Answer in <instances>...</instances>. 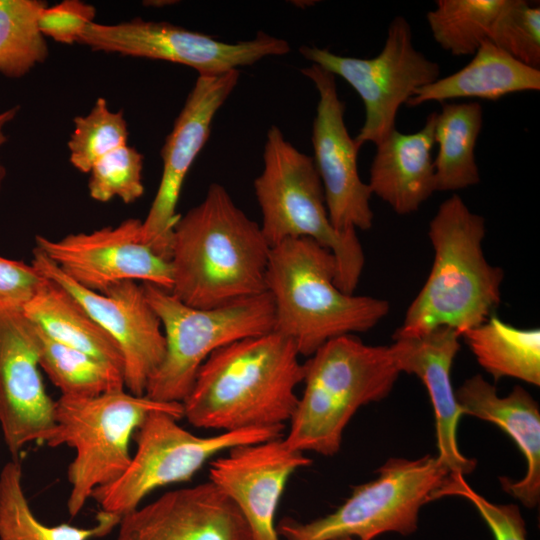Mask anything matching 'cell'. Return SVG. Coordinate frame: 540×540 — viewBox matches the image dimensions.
Masks as SVG:
<instances>
[{
    "label": "cell",
    "instance_id": "6da1fadb",
    "mask_svg": "<svg viewBox=\"0 0 540 540\" xmlns=\"http://www.w3.org/2000/svg\"><path fill=\"white\" fill-rule=\"evenodd\" d=\"M270 249L260 225L222 185L212 183L173 229L170 292L201 309L264 293Z\"/></svg>",
    "mask_w": 540,
    "mask_h": 540
},
{
    "label": "cell",
    "instance_id": "7a4b0ae2",
    "mask_svg": "<svg viewBox=\"0 0 540 540\" xmlns=\"http://www.w3.org/2000/svg\"><path fill=\"white\" fill-rule=\"evenodd\" d=\"M292 341L272 331L214 351L182 402L194 427L230 432L285 428L298 403L304 365Z\"/></svg>",
    "mask_w": 540,
    "mask_h": 540
},
{
    "label": "cell",
    "instance_id": "3957f363",
    "mask_svg": "<svg viewBox=\"0 0 540 540\" xmlns=\"http://www.w3.org/2000/svg\"><path fill=\"white\" fill-rule=\"evenodd\" d=\"M484 218L453 194L438 207L429 222L434 250L430 273L393 334L418 338L448 327L461 336L485 322L501 302L502 268L484 254Z\"/></svg>",
    "mask_w": 540,
    "mask_h": 540
},
{
    "label": "cell",
    "instance_id": "277c9868",
    "mask_svg": "<svg viewBox=\"0 0 540 540\" xmlns=\"http://www.w3.org/2000/svg\"><path fill=\"white\" fill-rule=\"evenodd\" d=\"M333 254L301 237L271 247L266 291L274 304L273 331L309 357L326 342L374 328L390 310L387 300L343 292Z\"/></svg>",
    "mask_w": 540,
    "mask_h": 540
},
{
    "label": "cell",
    "instance_id": "5b68a950",
    "mask_svg": "<svg viewBox=\"0 0 540 540\" xmlns=\"http://www.w3.org/2000/svg\"><path fill=\"white\" fill-rule=\"evenodd\" d=\"M303 365L304 391L283 440L323 456L339 451L356 411L388 396L401 373L390 345H367L355 335L326 342Z\"/></svg>",
    "mask_w": 540,
    "mask_h": 540
},
{
    "label": "cell",
    "instance_id": "8992f818",
    "mask_svg": "<svg viewBox=\"0 0 540 540\" xmlns=\"http://www.w3.org/2000/svg\"><path fill=\"white\" fill-rule=\"evenodd\" d=\"M261 230L270 247L306 237L328 249L336 261V285L353 294L365 264L356 231L332 225L313 158L299 151L275 125L266 135L263 170L254 180Z\"/></svg>",
    "mask_w": 540,
    "mask_h": 540
},
{
    "label": "cell",
    "instance_id": "52a82bcc",
    "mask_svg": "<svg viewBox=\"0 0 540 540\" xmlns=\"http://www.w3.org/2000/svg\"><path fill=\"white\" fill-rule=\"evenodd\" d=\"M153 411L183 418L182 403L155 401L126 389L87 398L60 396L55 401V426L44 443L67 445L75 451L67 470L71 517L80 513L96 488L125 471L132 456L130 439Z\"/></svg>",
    "mask_w": 540,
    "mask_h": 540
},
{
    "label": "cell",
    "instance_id": "ba28073f",
    "mask_svg": "<svg viewBox=\"0 0 540 540\" xmlns=\"http://www.w3.org/2000/svg\"><path fill=\"white\" fill-rule=\"evenodd\" d=\"M142 286L165 337L164 358L144 394L155 401L182 403L200 367L214 351L274 329V304L267 291L201 309L186 305L166 289L149 283Z\"/></svg>",
    "mask_w": 540,
    "mask_h": 540
},
{
    "label": "cell",
    "instance_id": "9c48e42d",
    "mask_svg": "<svg viewBox=\"0 0 540 540\" xmlns=\"http://www.w3.org/2000/svg\"><path fill=\"white\" fill-rule=\"evenodd\" d=\"M378 476L353 488L350 497L326 516L302 523L284 518L277 527L286 540H373L395 532L410 535L417 530L422 506L450 474L436 457L390 458Z\"/></svg>",
    "mask_w": 540,
    "mask_h": 540
},
{
    "label": "cell",
    "instance_id": "30bf717a",
    "mask_svg": "<svg viewBox=\"0 0 540 540\" xmlns=\"http://www.w3.org/2000/svg\"><path fill=\"white\" fill-rule=\"evenodd\" d=\"M165 411L149 413L135 432L136 451L125 471L91 498L100 511L123 515L135 510L152 491L190 480L212 457L229 449L282 437L284 428H250L197 436Z\"/></svg>",
    "mask_w": 540,
    "mask_h": 540
},
{
    "label": "cell",
    "instance_id": "8fae6325",
    "mask_svg": "<svg viewBox=\"0 0 540 540\" xmlns=\"http://www.w3.org/2000/svg\"><path fill=\"white\" fill-rule=\"evenodd\" d=\"M411 25L403 16L393 18L384 45L372 58L335 54L316 46H301L300 54L335 77L344 79L359 95L365 119L354 138L361 148L377 144L396 129L400 107L415 92L440 77L439 64L413 45Z\"/></svg>",
    "mask_w": 540,
    "mask_h": 540
},
{
    "label": "cell",
    "instance_id": "7c38bea8",
    "mask_svg": "<svg viewBox=\"0 0 540 540\" xmlns=\"http://www.w3.org/2000/svg\"><path fill=\"white\" fill-rule=\"evenodd\" d=\"M79 44L93 51L168 61L217 75L289 53L284 39L258 32L246 41L226 43L163 21L134 18L117 24L90 23Z\"/></svg>",
    "mask_w": 540,
    "mask_h": 540
},
{
    "label": "cell",
    "instance_id": "4fadbf2b",
    "mask_svg": "<svg viewBox=\"0 0 540 540\" xmlns=\"http://www.w3.org/2000/svg\"><path fill=\"white\" fill-rule=\"evenodd\" d=\"M31 264L72 294L117 343L123 357L125 389L143 396L165 355L162 325L143 286L124 281L102 293L88 290L71 280L37 248L33 250Z\"/></svg>",
    "mask_w": 540,
    "mask_h": 540
},
{
    "label": "cell",
    "instance_id": "5bb4252c",
    "mask_svg": "<svg viewBox=\"0 0 540 540\" xmlns=\"http://www.w3.org/2000/svg\"><path fill=\"white\" fill-rule=\"evenodd\" d=\"M141 228L142 220L129 218L117 226L58 240L37 235L35 248L88 290L102 293L124 281H143L170 291V261L143 242Z\"/></svg>",
    "mask_w": 540,
    "mask_h": 540
},
{
    "label": "cell",
    "instance_id": "9a60e30c",
    "mask_svg": "<svg viewBox=\"0 0 540 540\" xmlns=\"http://www.w3.org/2000/svg\"><path fill=\"white\" fill-rule=\"evenodd\" d=\"M240 77L239 70L198 75L161 150L162 174L147 216L142 220L144 243L170 260L171 240L179 214L176 207L194 160L206 144L216 113Z\"/></svg>",
    "mask_w": 540,
    "mask_h": 540
},
{
    "label": "cell",
    "instance_id": "2e32d148",
    "mask_svg": "<svg viewBox=\"0 0 540 540\" xmlns=\"http://www.w3.org/2000/svg\"><path fill=\"white\" fill-rule=\"evenodd\" d=\"M301 73L318 92L312 125L313 161L322 182L330 221L339 232L369 230L373 224L371 191L358 171L360 147L348 132L345 103L338 95L336 77L311 64Z\"/></svg>",
    "mask_w": 540,
    "mask_h": 540
},
{
    "label": "cell",
    "instance_id": "e0dca14e",
    "mask_svg": "<svg viewBox=\"0 0 540 540\" xmlns=\"http://www.w3.org/2000/svg\"><path fill=\"white\" fill-rule=\"evenodd\" d=\"M55 401L41 376L33 324L22 310L0 309V428L11 459L44 443L55 426Z\"/></svg>",
    "mask_w": 540,
    "mask_h": 540
},
{
    "label": "cell",
    "instance_id": "ac0fdd59",
    "mask_svg": "<svg viewBox=\"0 0 540 540\" xmlns=\"http://www.w3.org/2000/svg\"><path fill=\"white\" fill-rule=\"evenodd\" d=\"M312 460L282 437L235 446L210 462L209 477L238 508L253 540H279L275 513L290 476Z\"/></svg>",
    "mask_w": 540,
    "mask_h": 540
},
{
    "label": "cell",
    "instance_id": "d6986e66",
    "mask_svg": "<svg viewBox=\"0 0 540 540\" xmlns=\"http://www.w3.org/2000/svg\"><path fill=\"white\" fill-rule=\"evenodd\" d=\"M117 527L116 540H253L236 505L210 481L166 492Z\"/></svg>",
    "mask_w": 540,
    "mask_h": 540
},
{
    "label": "cell",
    "instance_id": "ffe728a7",
    "mask_svg": "<svg viewBox=\"0 0 540 540\" xmlns=\"http://www.w3.org/2000/svg\"><path fill=\"white\" fill-rule=\"evenodd\" d=\"M459 333L448 327L418 338H397L390 345L400 372L417 376L427 389L435 415L438 460L450 473H471L476 461L459 450L457 429L462 409L451 381V368L460 350Z\"/></svg>",
    "mask_w": 540,
    "mask_h": 540
},
{
    "label": "cell",
    "instance_id": "44dd1931",
    "mask_svg": "<svg viewBox=\"0 0 540 540\" xmlns=\"http://www.w3.org/2000/svg\"><path fill=\"white\" fill-rule=\"evenodd\" d=\"M463 414L494 423L517 444L527 464L525 476L512 481L501 478L503 489L526 507H535L540 499V410L538 403L516 385L505 397L494 385L476 374L455 391Z\"/></svg>",
    "mask_w": 540,
    "mask_h": 540
},
{
    "label": "cell",
    "instance_id": "7402d4cb",
    "mask_svg": "<svg viewBox=\"0 0 540 540\" xmlns=\"http://www.w3.org/2000/svg\"><path fill=\"white\" fill-rule=\"evenodd\" d=\"M436 112L428 115L424 126L412 133L394 129L375 144L369 182L376 195L398 215H409L436 191L431 155L434 146Z\"/></svg>",
    "mask_w": 540,
    "mask_h": 540
},
{
    "label": "cell",
    "instance_id": "603a6c76",
    "mask_svg": "<svg viewBox=\"0 0 540 540\" xmlns=\"http://www.w3.org/2000/svg\"><path fill=\"white\" fill-rule=\"evenodd\" d=\"M472 56L458 71L419 88L406 105L455 99L497 101L513 93L539 91L540 69L523 64L492 42H484Z\"/></svg>",
    "mask_w": 540,
    "mask_h": 540
},
{
    "label": "cell",
    "instance_id": "cb8c5ba5",
    "mask_svg": "<svg viewBox=\"0 0 540 540\" xmlns=\"http://www.w3.org/2000/svg\"><path fill=\"white\" fill-rule=\"evenodd\" d=\"M22 312L53 340L123 371V357L117 343L76 298L57 282L45 277Z\"/></svg>",
    "mask_w": 540,
    "mask_h": 540
},
{
    "label": "cell",
    "instance_id": "d4e9b609",
    "mask_svg": "<svg viewBox=\"0 0 540 540\" xmlns=\"http://www.w3.org/2000/svg\"><path fill=\"white\" fill-rule=\"evenodd\" d=\"M483 126V109L478 101L445 102L436 112L433 159L436 191H458L477 185L480 172L475 147Z\"/></svg>",
    "mask_w": 540,
    "mask_h": 540
},
{
    "label": "cell",
    "instance_id": "484cf974",
    "mask_svg": "<svg viewBox=\"0 0 540 540\" xmlns=\"http://www.w3.org/2000/svg\"><path fill=\"white\" fill-rule=\"evenodd\" d=\"M461 337L495 381L510 377L540 385L539 328H518L492 314Z\"/></svg>",
    "mask_w": 540,
    "mask_h": 540
},
{
    "label": "cell",
    "instance_id": "4316f807",
    "mask_svg": "<svg viewBox=\"0 0 540 540\" xmlns=\"http://www.w3.org/2000/svg\"><path fill=\"white\" fill-rule=\"evenodd\" d=\"M120 518L100 511L96 524L87 528L46 525L30 507L20 461L11 459L0 471V540H92L109 534Z\"/></svg>",
    "mask_w": 540,
    "mask_h": 540
},
{
    "label": "cell",
    "instance_id": "83f0119b",
    "mask_svg": "<svg viewBox=\"0 0 540 540\" xmlns=\"http://www.w3.org/2000/svg\"><path fill=\"white\" fill-rule=\"evenodd\" d=\"M33 327L40 368L61 396L87 398L125 389L121 369L61 344Z\"/></svg>",
    "mask_w": 540,
    "mask_h": 540
},
{
    "label": "cell",
    "instance_id": "f1b7e54d",
    "mask_svg": "<svg viewBox=\"0 0 540 540\" xmlns=\"http://www.w3.org/2000/svg\"><path fill=\"white\" fill-rule=\"evenodd\" d=\"M507 0H437L426 14L434 41L453 56L473 55L489 41Z\"/></svg>",
    "mask_w": 540,
    "mask_h": 540
},
{
    "label": "cell",
    "instance_id": "f546056e",
    "mask_svg": "<svg viewBox=\"0 0 540 540\" xmlns=\"http://www.w3.org/2000/svg\"><path fill=\"white\" fill-rule=\"evenodd\" d=\"M41 0H0V73L20 78L45 61L48 46L38 28Z\"/></svg>",
    "mask_w": 540,
    "mask_h": 540
},
{
    "label": "cell",
    "instance_id": "4dcf8cb0",
    "mask_svg": "<svg viewBox=\"0 0 540 540\" xmlns=\"http://www.w3.org/2000/svg\"><path fill=\"white\" fill-rule=\"evenodd\" d=\"M68 140L69 159L80 172L88 173L100 158L127 145L128 127L122 111H111L100 97L91 110L74 118Z\"/></svg>",
    "mask_w": 540,
    "mask_h": 540
},
{
    "label": "cell",
    "instance_id": "1f68e13d",
    "mask_svg": "<svg viewBox=\"0 0 540 540\" xmlns=\"http://www.w3.org/2000/svg\"><path fill=\"white\" fill-rule=\"evenodd\" d=\"M143 155L128 144L100 158L91 167L88 191L92 199L107 202L119 198L130 204L144 194Z\"/></svg>",
    "mask_w": 540,
    "mask_h": 540
},
{
    "label": "cell",
    "instance_id": "d6a6232c",
    "mask_svg": "<svg viewBox=\"0 0 540 540\" xmlns=\"http://www.w3.org/2000/svg\"><path fill=\"white\" fill-rule=\"evenodd\" d=\"M489 41L523 64L540 69V7L524 0H507Z\"/></svg>",
    "mask_w": 540,
    "mask_h": 540
},
{
    "label": "cell",
    "instance_id": "836d02e7",
    "mask_svg": "<svg viewBox=\"0 0 540 540\" xmlns=\"http://www.w3.org/2000/svg\"><path fill=\"white\" fill-rule=\"evenodd\" d=\"M443 496L467 499L490 528L495 540H527L526 526L515 504H495L474 491L464 475L450 473L443 485L434 493L433 500Z\"/></svg>",
    "mask_w": 540,
    "mask_h": 540
},
{
    "label": "cell",
    "instance_id": "e575fe53",
    "mask_svg": "<svg viewBox=\"0 0 540 540\" xmlns=\"http://www.w3.org/2000/svg\"><path fill=\"white\" fill-rule=\"evenodd\" d=\"M96 9L80 0H64L46 5L39 13L38 28L44 37L72 45L79 40L86 27L94 22Z\"/></svg>",
    "mask_w": 540,
    "mask_h": 540
},
{
    "label": "cell",
    "instance_id": "d590c367",
    "mask_svg": "<svg viewBox=\"0 0 540 540\" xmlns=\"http://www.w3.org/2000/svg\"><path fill=\"white\" fill-rule=\"evenodd\" d=\"M44 279L32 264L0 256V309L22 310Z\"/></svg>",
    "mask_w": 540,
    "mask_h": 540
},
{
    "label": "cell",
    "instance_id": "8d00e7d4",
    "mask_svg": "<svg viewBox=\"0 0 540 540\" xmlns=\"http://www.w3.org/2000/svg\"><path fill=\"white\" fill-rule=\"evenodd\" d=\"M18 110V107H10L6 110L0 111V149L7 141V135L5 133L6 126L16 117ZM5 177L6 169L0 160V190Z\"/></svg>",
    "mask_w": 540,
    "mask_h": 540
},
{
    "label": "cell",
    "instance_id": "74e56055",
    "mask_svg": "<svg viewBox=\"0 0 540 540\" xmlns=\"http://www.w3.org/2000/svg\"><path fill=\"white\" fill-rule=\"evenodd\" d=\"M339 540H355V539L350 538V537H346V538H342V539H339Z\"/></svg>",
    "mask_w": 540,
    "mask_h": 540
}]
</instances>
